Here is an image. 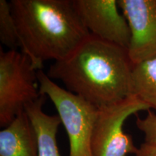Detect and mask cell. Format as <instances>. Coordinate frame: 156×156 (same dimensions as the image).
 Returning a JSON list of instances; mask_svg holds the SVG:
<instances>
[{"label":"cell","instance_id":"6da1fadb","mask_svg":"<svg viewBox=\"0 0 156 156\" xmlns=\"http://www.w3.org/2000/svg\"><path fill=\"white\" fill-rule=\"evenodd\" d=\"M133 67L127 48L90 34L67 57L54 62L46 74L101 108L134 95Z\"/></svg>","mask_w":156,"mask_h":156},{"label":"cell","instance_id":"7a4b0ae2","mask_svg":"<svg viewBox=\"0 0 156 156\" xmlns=\"http://www.w3.org/2000/svg\"><path fill=\"white\" fill-rule=\"evenodd\" d=\"M21 52L36 70L49 59L60 61L89 36L73 0H12Z\"/></svg>","mask_w":156,"mask_h":156},{"label":"cell","instance_id":"3957f363","mask_svg":"<svg viewBox=\"0 0 156 156\" xmlns=\"http://www.w3.org/2000/svg\"><path fill=\"white\" fill-rule=\"evenodd\" d=\"M40 93L54 103L69 141V156H93L92 137L98 108L59 87L42 70L37 72Z\"/></svg>","mask_w":156,"mask_h":156},{"label":"cell","instance_id":"277c9868","mask_svg":"<svg viewBox=\"0 0 156 156\" xmlns=\"http://www.w3.org/2000/svg\"><path fill=\"white\" fill-rule=\"evenodd\" d=\"M38 71L23 52L0 48V126H8L41 96Z\"/></svg>","mask_w":156,"mask_h":156},{"label":"cell","instance_id":"5b68a950","mask_svg":"<svg viewBox=\"0 0 156 156\" xmlns=\"http://www.w3.org/2000/svg\"><path fill=\"white\" fill-rule=\"evenodd\" d=\"M151 110L147 103L133 95L116 104L98 108L92 137L93 156L135 155L138 147L130 134L124 132V122L132 115Z\"/></svg>","mask_w":156,"mask_h":156},{"label":"cell","instance_id":"8992f818","mask_svg":"<svg viewBox=\"0 0 156 156\" xmlns=\"http://www.w3.org/2000/svg\"><path fill=\"white\" fill-rule=\"evenodd\" d=\"M73 3L90 34L128 49L131 34L125 17L119 11L118 0H73Z\"/></svg>","mask_w":156,"mask_h":156},{"label":"cell","instance_id":"52a82bcc","mask_svg":"<svg viewBox=\"0 0 156 156\" xmlns=\"http://www.w3.org/2000/svg\"><path fill=\"white\" fill-rule=\"evenodd\" d=\"M130 30L129 57L133 65L156 57V0H118Z\"/></svg>","mask_w":156,"mask_h":156},{"label":"cell","instance_id":"ba28073f","mask_svg":"<svg viewBox=\"0 0 156 156\" xmlns=\"http://www.w3.org/2000/svg\"><path fill=\"white\" fill-rule=\"evenodd\" d=\"M0 156H39L36 131L25 111L0 132Z\"/></svg>","mask_w":156,"mask_h":156},{"label":"cell","instance_id":"9c48e42d","mask_svg":"<svg viewBox=\"0 0 156 156\" xmlns=\"http://www.w3.org/2000/svg\"><path fill=\"white\" fill-rule=\"evenodd\" d=\"M46 97L41 95L38 100L27 104L25 112L36 131L39 156H60L56 133L62 122L58 115L51 116L44 112L43 106L46 101Z\"/></svg>","mask_w":156,"mask_h":156},{"label":"cell","instance_id":"30bf717a","mask_svg":"<svg viewBox=\"0 0 156 156\" xmlns=\"http://www.w3.org/2000/svg\"><path fill=\"white\" fill-rule=\"evenodd\" d=\"M134 95L156 112V57L133 67Z\"/></svg>","mask_w":156,"mask_h":156},{"label":"cell","instance_id":"8fae6325","mask_svg":"<svg viewBox=\"0 0 156 156\" xmlns=\"http://www.w3.org/2000/svg\"><path fill=\"white\" fill-rule=\"evenodd\" d=\"M0 41L9 50L20 48V38L10 3L0 0Z\"/></svg>","mask_w":156,"mask_h":156},{"label":"cell","instance_id":"7c38bea8","mask_svg":"<svg viewBox=\"0 0 156 156\" xmlns=\"http://www.w3.org/2000/svg\"><path fill=\"white\" fill-rule=\"evenodd\" d=\"M148 113L144 118L136 117V125L143 132L145 142L156 146V112L147 111Z\"/></svg>","mask_w":156,"mask_h":156},{"label":"cell","instance_id":"4fadbf2b","mask_svg":"<svg viewBox=\"0 0 156 156\" xmlns=\"http://www.w3.org/2000/svg\"><path fill=\"white\" fill-rule=\"evenodd\" d=\"M135 156H156V146L143 142L138 147Z\"/></svg>","mask_w":156,"mask_h":156}]
</instances>
